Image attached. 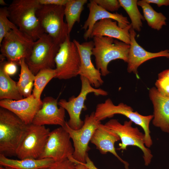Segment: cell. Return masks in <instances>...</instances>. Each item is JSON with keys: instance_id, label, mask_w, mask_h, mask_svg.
Returning <instances> with one entry per match:
<instances>
[{"instance_id": "cell-1", "label": "cell", "mask_w": 169, "mask_h": 169, "mask_svg": "<svg viewBox=\"0 0 169 169\" xmlns=\"http://www.w3.org/2000/svg\"><path fill=\"white\" fill-rule=\"evenodd\" d=\"M38 0H14L8 7L10 21L34 41L44 33L36 15Z\"/></svg>"}, {"instance_id": "cell-2", "label": "cell", "mask_w": 169, "mask_h": 169, "mask_svg": "<svg viewBox=\"0 0 169 169\" xmlns=\"http://www.w3.org/2000/svg\"><path fill=\"white\" fill-rule=\"evenodd\" d=\"M28 125L10 111L0 108V154L16 155Z\"/></svg>"}, {"instance_id": "cell-3", "label": "cell", "mask_w": 169, "mask_h": 169, "mask_svg": "<svg viewBox=\"0 0 169 169\" xmlns=\"http://www.w3.org/2000/svg\"><path fill=\"white\" fill-rule=\"evenodd\" d=\"M93 39L92 55L95 57L96 68L102 76L110 73L108 66L112 61L120 59L127 62L130 45L108 37L95 36Z\"/></svg>"}, {"instance_id": "cell-4", "label": "cell", "mask_w": 169, "mask_h": 169, "mask_svg": "<svg viewBox=\"0 0 169 169\" xmlns=\"http://www.w3.org/2000/svg\"><path fill=\"white\" fill-rule=\"evenodd\" d=\"M115 114L125 116L141 127L144 133L146 146L149 148L152 146L153 141L149 125L153 119V115H142L137 111H134L131 107L123 103H120L117 105H114L110 98L106 99L103 103L98 104L94 112L95 118L99 122L112 117Z\"/></svg>"}, {"instance_id": "cell-5", "label": "cell", "mask_w": 169, "mask_h": 169, "mask_svg": "<svg viewBox=\"0 0 169 169\" xmlns=\"http://www.w3.org/2000/svg\"><path fill=\"white\" fill-rule=\"evenodd\" d=\"M64 6L41 5L36 15L44 33L49 35L60 45L69 35L64 22Z\"/></svg>"}, {"instance_id": "cell-6", "label": "cell", "mask_w": 169, "mask_h": 169, "mask_svg": "<svg viewBox=\"0 0 169 169\" xmlns=\"http://www.w3.org/2000/svg\"><path fill=\"white\" fill-rule=\"evenodd\" d=\"M59 46L45 33L34 41L30 54L25 59L29 69L34 75L42 69L55 67V59Z\"/></svg>"}, {"instance_id": "cell-7", "label": "cell", "mask_w": 169, "mask_h": 169, "mask_svg": "<svg viewBox=\"0 0 169 169\" xmlns=\"http://www.w3.org/2000/svg\"><path fill=\"white\" fill-rule=\"evenodd\" d=\"M131 120L125 121L123 124L116 119H111L105 125L115 132L119 136L121 143H119L118 150H126L128 146H136L139 148L143 153V158L145 166H148L153 157L151 150L145 144V135L137 127L132 126Z\"/></svg>"}, {"instance_id": "cell-8", "label": "cell", "mask_w": 169, "mask_h": 169, "mask_svg": "<svg viewBox=\"0 0 169 169\" xmlns=\"http://www.w3.org/2000/svg\"><path fill=\"white\" fill-rule=\"evenodd\" d=\"M81 89L77 97L74 96L70 97L68 101L61 99L58 102L59 106L63 108L67 111L69 119L67 123L70 128L74 130H78L84 124V121L80 118L83 110H86L85 102L87 95L93 93L96 96H106L107 91L100 88H94L85 77L80 76Z\"/></svg>"}, {"instance_id": "cell-9", "label": "cell", "mask_w": 169, "mask_h": 169, "mask_svg": "<svg viewBox=\"0 0 169 169\" xmlns=\"http://www.w3.org/2000/svg\"><path fill=\"white\" fill-rule=\"evenodd\" d=\"M34 42L30 36L13 24L0 44L1 55L8 61L18 64L21 59H25L29 55Z\"/></svg>"}, {"instance_id": "cell-10", "label": "cell", "mask_w": 169, "mask_h": 169, "mask_svg": "<svg viewBox=\"0 0 169 169\" xmlns=\"http://www.w3.org/2000/svg\"><path fill=\"white\" fill-rule=\"evenodd\" d=\"M84 122L82 127L78 130L72 129L67 122L62 127L69 134L73 143L74 152L72 157L69 159L76 164L86 162V156L89 149V143L100 123L95 118L94 112L85 115Z\"/></svg>"}, {"instance_id": "cell-11", "label": "cell", "mask_w": 169, "mask_h": 169, "mask_svg": "<svg viewBox=\"0 0 169 169\" xmlns=\"http://www.w3.org/2000/svg\"><path fill=\"white\" fill-rule=\"evenodd\" d=\"M55 78L68 79L79 75L80 66V55L78 48L69 35L59 46L55 59Z\"/></svg>"}, {"instance_id": "cell-12", "label": "cell", "mask_w": 169, "mask_h": 169, "mask_svg": "<svg viewBox=\"0 0 169 169\" xmlns=\"http://www.w3.org/2000/svg\"><path fill=\"white\" fill-rule=\"evenodd\" d=\"M44 125H28L25 135L18 147L16 155L19 159H38L50 133Z\"/></svg>"}, {"instance_id": "cell-13", "label": "cell", "mask_w": 169, "mask_h": 169, "mask_svg": "<svg viewBox=\"0 0 169 169\" xmlns=\"http://www.w3.org/2000/svg\"><path fill=\"white\" fill-rule=\"evenodd\" d=\"M69 134L61 126L50 132L38 159L50 158L55 161L72 157L74 147Z\"/></svg>"}, {"instance_id": "cell-14", "label": "cell", "mask_w": 169, "mask_h": 169, "mask_svg": "<svg viewBox=\"0 0 169 169\" xmlns=\"http://www.w3.org/2000/svg\"><path fill=\"white\" fill-rule=\"evenodd\" d=\"M73 41L76 45L80 57V66L79 75L86 78L95 88L102 85L104 81L101 73L94 65L91 60L94 47L93 41L80 43L76 39Z\"/></svg>"}, {"instance_id": "cell-15", "label": "cell", "mask_w": 169, "mask_h": 169, "mask_svg": "<svg viewBox=\"0 0 169 169\" xmlns=\"http://www.w3.org/2000/svg\"><path fill=\"white\" fill-rule=\"evenodd\" d=\"M42 104V100L37 99L32 94L19 100L3 99L0 101V107L12 112L27 125L32 123Z\"/></svg>"}, {"instance_id": "cell-16", "label": "cell", "mask_w": 169, "mask_h": 169, "mask_svg": "<svg viewBox=\"0 0 169 169\" xmlns=\"http://www.w3.org/2000/svg\"><path fill=\"white\" fill-rule=\"evenodd\" d=\"M42 105L36 114L32 124L38 125H65V110L58 106L57 99L46 97L42 100Z\"/></svg>"}, {"instance_id": "cell-17", "label": "cell", "mask_w": 169, "mask_h": 169, "mask_svg": "<svg viewBox=\"0 0 169 169\" xmlns=\"http://www.w3.org/2000/svg\"><path fill=\"white\" fill-rule=\"evenodd\" d=\"M130 43L128 55L127 71L137 74L139 66L143 63L151 59L159 57L169 58V50L166 49L156 53L146 50L136 42L135 37L136 33L132 28L129 31Z\"/></svg>"}, {"instance_id": "cell-18", "label": "cell", "mask_w": 169, "mask_h": 169, "mask_svg": "<svg viewBox=\"0 0 169 169\" xmlns=\"http://www.w3.org/2000/svg\"><path fill=\"white\" fill-rule=\"evenodd\" d=\"M89 10V14L81 29L86 30L83 37L87 40L90 38L94 26L98 21L105 18H110L116 21L118 25L122 28H125L130 24L127 18L121 14L112 13L109 12L99 6L94 1H90L87 4Z\"/></svg>"}, {"instance_id": "cell-19", "label": "cell", "mask_w": 169, "mask_h": 169, "mask_svg": "<svg viewBox=\"0 0 169 169\" xmlns=\"http://www.w3.org/2000/svg\"><path fill=\"white\" fill-rule=\"evenodd\" d=\"M120 140L119 136L116 133L100 123L95 131L90 142L95 145L101 153L105 154L110 153L123 164L125 169H129V163L123 160L116 151L115 144Z\"/></svg>"}, {"instance_id": "cell-20", "label": "cell", "mask_w": 169, "mask_h": 169, "mask_svg": "<svg viewBox=\"0 0 169 169\" xmlns=\"http://www.w3.org/2000/svg\"><path fill=\"white\" fill-rule=\"evenodd\" d=\"M149 97L153 106V125L169 133V98L162 95L155 87L149 90Z\"/></svg>"}, {"instance_id": "cell-21", "label": "cell", "mask_w": 169, "mask_h": 169, "mask_svg": "<svg viewBox=\"0 0 169 169\" xmlns=\"http://www.w3.org/2000/svg\"><path fill=\"white\" fill-rule=\"evenodd\" d=\"M131 24L125 28L118 25L117 22L110 18H105L97 21L92 29L90 38L95 36H105L119 40L128 44L130 43L129 31Z\"/></svg>"}, {"instance_id": "cell-22", "label": "cell", "mask_w": 169, "mask_h": 169, "mask_svg": "<svg viewBox=\"0 0 169 169\" xmlns=\"http://www.w3.org/2000/svg\"><path fill=\"white\" fill-rule=\"evenodd\" d=\"M55 161L52 159H35L27 158L15 160L0 154V165L17 169H39L50 167Z\"/></svg>"}, {"instance_id": "cell-23", "label": "cell", "mask_w": 169, "mask_h": 169, "mask_svg": "<svg viewBox=\"0 0 169 169\" xmlns=\"http://www.w3.org/2000/svg\"><path fill=\"white\" fill-rule=\"evenodd\" d=\"M23 96L20 92L17 83L6 74L3 69L2 61L0 66V99L19 100Z\"/></svg>"}, {"instance_id": "cell-24", "label": "cell", "mask_w": 169, "mask_h": 169, "mask_svg": "<svg viewBox=\"0 0 169 169\" xmlns=\"http://www.w3.org/2000/svg\"><path fill=\"white\" fill-rule=\"evenodd\" d=\"M18 64L21 69L19 78L17 82L18 89L23 97L25 98L31 95L35 78L34 75L29 69L26 63L25 59H21Z\"/></svg>"}, {"instance_id": "cell-25", "label": "cell", "mask_w": 169, "mask_h": 169, "mask_svg": "<svg viewBox=\"0 0 169 169\" xmlns=\"http://www.w3.org/2000/svg\"><path fill=\"white\" fill-rule=\"evenodd\" d=\"M137 5L141 8L144 19L152 28L160 30L163 26L166 25V16L162 13L155 11L150 4L145 0L138 1Z\"/></svg>"}, {"instance_id": "cell-26", "label": "cell", "mask_w": 169, "mask_h": 169, "mask_svg": "<svg viewBox=\"0 0 169 169\" xmlns=\"http://www.w3.org/2000/svg\"><path fill=\"white\" fill-rule=\"evenodd\" d=\"M87 0H69L64 6V16L69 35L76 22L79 23L80 15Z\"/></svg>"}, {"instance_id": "cell-27", "label": "cell", "mask_w": 169, "mask_h": 169, "mask_svg": "<svg viewBox=\"0 0 169 169\" xmlns=\"http://www.w3.org/2000/svg\"><path fill=\"white\" fill-rule=\"evenodd\" d=\"M120 6L125 10L131 21L132 28L138 32L142 27V20H145L138 7L137 0H119Z\"/></svg>"}, {"instance_id": "cell-28", "label": "cell", "mask_w": 169, "mask_h": 169, "mask_svg": "<svg viewBox=\"0 0 169 169\" xmlns=\"http://www.w3.org/2000/svg\"><path fill=\"white\" fill-rule=\"evenodd\" d=\"M56 76L55 69H46L39 71L35 75L34 88L32 94L38 100H41V96L48 83Z\"/></svg>"}, {"instance_id": "cell-29", "label": "cell", "mask_w": 169, "mask_h": 169, "mask_svg": "<svg viewBox=\"0 0 169 169\" xmlns=\"http://www.w3.org/2000/svg\"><path fill=\"white\" fill-rule=\"evenodd\" d=\"M13 24L9 20L8 7L0 8V44L4 38L12 29Z\"/></svg>"}, {"instance_id": "cell-30", "label": "cell", "mask_w": 169, "mask_h": 169, "mask_svg": "<svg viewBox=\"0 0 169 169\" xmlns=\"http://www.w3.org/2000/svg\"><path fill=\"white\" fill-rule=\"evenodd\" d=\"M99 6L109 12L117 11L120 5L117 0H94Z\"/></svg>"}, {"instance_id": "cell-31", "label": "cell", "mask_w": 169, "mask_h": 169, "mask_svg": "<svg viewBox=\"0 0 169 169\" xmlns=\"http://www.w3.org/2000/svg\"><path fill=\"white\" fill-rule=\"evenodd\" d=\"M49 168L50 169H76V164L66 158L55 161Z\"/></svg>"}, {"instance_id": "cell-32", "label": "cell", "mask_w": 169, "mask_h": 169, "mask_svg": "<svg viewBox=\"0 0 169 169\" xmlns=\"http://www.w3.org/2000/svg\"><path fill=\"white\" fill-rule=\"evenodd\" d=\"M155 86L160 93L169 98V79H157L155 83Z\"/></svg>"}, {"instance_id": "cell-33", "label": "cell", "mask_w": 169, "mask_h": 169, "mask_svg": "<svg viewBox=\"0 0 169 169\" xmlns=\"http://www.w3.org/2000/svg\"><path fill=\"white\" fill-rule=\"evenodd\" d=\"M3 69L4 72L8 75H11L15 74L17 71V64L12 62L4 63L3 62Z\"/></svg>"}, {"instance_id": "cell-34", "label": "cell", "mask_w": 169, "mask_h": 169, "mask_svg": "<svg viewBox=\"0 0 169 169\" xmlns=\"http://www.w3.org/2000/svg\"><path fill=\"white\" fill-rule=\"evenodd\" d=\"M69 0H38L41 5L65 6Z\"/></svg>"}, {"instance_id": "cell-35", "label": "cell", "mask_w": 169, "mask_h": 169, "mask_svg": "<svg viewBox=\"0 0 169 169\" xmlns=\"http://www.w3.org/2000/svg\"><path fill=\"white\" fill-rule=\"evenodd\" d=\"M147 3L156 4L158 7L169 6V0H145Z\"/></svg>"}, {"instance_id": "cell-36", "label": "cell", "mask_w": 169, "mask_h": 169, "mask_svg": "<svg viewBox=\"0 0 169 169\" xmlns=\"http://www.w3.org/2000/svg\"><path fill=\"white\" fill-rule=\"evenodd\" d=\"M84 165L89 169H98L95 165L93 162L90 159L89 156L88 154H87L86 156V162L85 163H80Z\"/></svg>"}, {"instance_id": "cell-37", "label": "cell", "mask_w": 169, "mask_h": 169, "mask_svg": "<svg viewBox=\"0 0 169 169\" xmlns=\"http://www.w3.org/2000/svg\"><path fill=\"white\" fill-rule=\"evenodd\" d=\"M169 79V69H167L161 72L158 74V79Z\"/></svg>"}, {"instance_id": "cell-38", "label": "cell", "mask_w": 169, "mask_h": 169, "mask_svg": "<svg viewBox=\"0 0 169 169\" xmlns=\"http://www.w3.org/2000/svg\"><path fill=\"white\" fill-rule=\"evenodd\" d=\"M76 169H89L88 167L80 163L76 164Z\"/></svg>"}, {"instance_id": "cell-39", "label": "cell", "mask_w": 169, "mask_h": 169, "mask_svg": "<svg viewBox=\"0 0 169 169\" xmlns=\"http://www.w3.org/2000/svg\"><path fill=\"white\" fill-rule=\"evenodd\" d=\"M0 169H17L13 167H8V166H1Z\"/></svg>"}, {"instance_id": "cell-40", "label": "cell", "mask_w": 169, "mask_h": 169, "mask_svg": "<svg viewBox=\"0 0 169 169\" xmlns=\"http://www.w3.org/2000/svg\"><path fill=\"white\" fill-rule=\"evenodd\" d=\"M0 4L4 6L7 5L4 0H0Z\"/></svg>"}, {"instance_id": "cell-41", "label": "cell", "mask_w": 169, "mask_h": 169, "mask_svg": "<svg viewBox=\"0 0 169 169\" xmlns=\"http://www.w3.org/2000/svg\"><path fill=\"white\" fill-rule=\"evenodd\" d=\"M50 169V168L49 167H48V168H41V169Z\"/></svg>"}]
</instances>
